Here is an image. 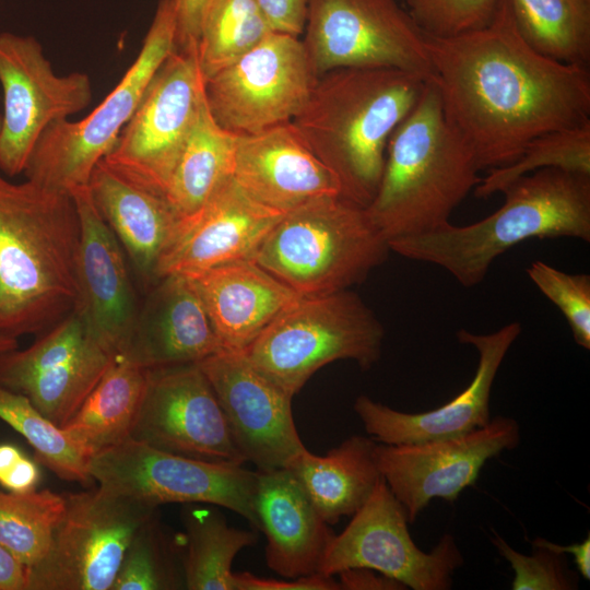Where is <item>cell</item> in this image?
<instances>
[{
  "label": "cell",
  "instance_id": "obj_1",
  "mask_svg": "<svg viewBox=\"0 0 590 590\" xmlns=\"http://www.w3.org/2000/svg\"><path fill=\"white\" fill-rule=\"evenodd\" d=\"M426 36L446 119L481 170L514 162L543 133L590 120L589 67L532 48L519 33L508 0L492 22L453 37Z\"/></svg>",
  "mask_w": 590,
  "mask_h": 590
},
{
  "label": "cell",
  "instance_id": "obj_2",
  "mask_svg": "<svg viewBox=\"0 0 590 590\" xmlns=\"http://www.w3.org/2000/svg\"><path fill=\"white\" fill-rule=\"evenodd\" d=\"M79 243L71 193L0 172V333L37 335L74 309Z\"/></svg>",
  "mask_w": 590,
  "mask_h": 590
},
{
  "label": "cell",
  "instance_id": "obj_3",
  "mask_svg": "<svg viewBox=\"0 0 590 590\" xmlns=\"http://www.w3.org/2000/svg\"><path fill=\"white\" fill-rule=\"evenodd\" d=\"M426 81L387 68H341L318 78L291 122L334 174L342 197L364 208L370 203L388 141L417 103Z\"/></svg>",
  "mask_w": 590,
  "mask_h": 590
},
{
  "label": "cell",
  "instance_id": "obj_4",
  "mask_svg": "<svg viewBox=\"0 0 590 590\" xmlns=\"http://www.w3.org/2000/svg\"><path fill=\"white\" fill-rule=\"evenodd\" d=\"M502 193L500 208L468 224L450 222L396 240L390 250L447 271L464 287L480 284L493 262L532 238L590 241V175L546 168L524 175Z\"/></svg>",
  "mask_w": 590,
  "mask_h": 590
},
{
  "label": "cell",
  "instance_id": "obj_5",
  "mask_svg": "<svg viewBox=\"0 0 590 590\" xmlns=\"http://www.w3.org/2000/svg\"><path fill=\"white\" fill-rule=\"evenodd\" d=\"M474 153L446 119L432 80L391 134L377 191L365 208L388 244L433 231L481 180Z\"/></svg>",
  "mask_w": 590,
  "mask_h": 590
},
{
  "label": "cell",
  "instance_id": "obj_6",
  "mask_svg": "<svg viewBox=\"0 0 590 590\" xmlns=\"http://www.w3.org/2000/svg\"><path fill=\"white\" fill-rule=\"evenodd\" d=\"M389 251L366 209L335 194L284 214L253 261L299 296H316L362 283Z\"/></svg>",
  "mask_w": 590,
  "mask_h": 590
},
{
  "label": "cell",
  "instance_id": "obj_7",
  "mask_svg": "<svg viewBox=\"0 0 590 590\" xmlns=\"http://www.w3.org/2000/svg\"><path fill=\"white\" fill-rule=\"evenodd\" d=\"M385 330L353 291L300 296L243 352L270 380L294 397L321 367L340 359L371 368Z\"/></svg>",
  "mask_w": 590,
  "mask_h": 590
},
{
  "label": "cell",
  "instance_id": "obj_8",
  "mask_svg": "<svg viewBox=\"0 0 590 590\" xmlns=\"http://www.w3.org/2000/svg\"><path fill=\"white\" fill-rule=\"evenodd\" d=\"M177 0H160L134 61L117 85L83 119L51 123L24 169L27 180L70 193L86 186L95 166L114 149L150 81L176 48Z\"/></svg>",
  "mask_w": 590,
  "mask_h": 590
},
{
  "label": "cell",
  "instance_id": "obj_9",
  "mask_svg": "<svg viewBox=\"0 0 590 590\" xmlns=\"http://www.w3.org/2000/svg\"><path fill=\"white\" fill-rule=\"evenodd\" d=\"M44 558L28 569V590H110L137 531L157 509L101 485L66 493Z\"/></svg>",
  "mask_w": 590,
  "mask_h": 590
},
{
  "label": "cell",
  "instance_id": "obj_10",
  "mask_svg": "<svg viewBox=\"0 0 590 590\" xmlns=\"http://www.w3.org/2000/svg\"><path fill=\"white\" fill-rule=\"evenodd\" d=\"M302 35L317 78L341 68L433 76L426 36L397 0H309Z\"/></svg>",
  "mask_w": 590,
  "mask_h": 590
},
{
  "label": "cell",
  "instance_id": "obj_11",
  "mask_svg": "<svg viewBox=\"0 0 590 590\" xmlns=\"http://www.w3.org/2000/svg\"><path fill=\"white\" fill-rule=\"evenodd\" d=\"M91 481L152 507L169 503L227 508L257 528V471L175 455L131 438L92 456Z\"/></svg>",
  "mask_w": 590,
  "mask_h": 590
},
{
  "label": "cell",
  "instance_id": "obj_12",
  "mask_svg": "<svg viewBox=\"0 0 590 590\" xmlns=\"http://www.w3.org/2000/svg\"><path fill=\"white\" fill-rule=\"evenodd\" d=\"M203 97L204 76L197 47L175 48L102 161L128 181L165 196Z\"/></svg>",
  "mask_w": 590,
  "mask_h": 590
},
{
  "label": "cell",
  "instance_id": "obj_13",
  "mask_svg": "<svg viewBox=\"0 0 590 590\" xmlns=\"http://www.w3.org/2000/svg\"><path fill=\"white\" fill-rule=\"evenodd\" d=\"M317 80L302 38L272 31L205 79L204 96L223 129L237 135L251 134L292 121Z\"/></svg>",
  "mask_w": 590,
  "mask_h": 590
},
{
  "label": "cell",
  "instance_id": "obj_14",
  "mask_svg": "<svg viewBox=\"0 0 590 590\" xmlns=\"http://www.w3.org/2000/svg\"><path fill=\"white\" fill-rule=\"evenodd\" d=\"M404 507L381 477L365 504L334 534L319 573L335 576L350 568H369L412 590H449L463 565L455 538L445 533L428 553L416 546L409 532Z\"/></svg>",
  "mask_w": 590,
  "mask_h": 590
},
{
  "label": "cell",
  "instance_id": "obj_15",
  "mask_svg": "<svg viewBox=\"0 0 590 590\" xmlns=\"http://www.w3.org/2000/svg\"><path fill=\"white\" fill-rule=\"evenodd\" d=\"M0 172L8 177L24 173L51 123L82 111L93 98L86 73L56 74L35 37L11 32L0 33Z\"/></svg>",
  "mask_w": 590,
  "mask_h": 590
},
{
  "label": "cell",
  "instance_id": "obj_16",
  "mask_svg": "<svg viewBox=\"0 0 590 590\" xmlns=\"http://www.w3.org/2000/svg\"><path fill=\"white\" fill-rule=\"evenodd\" d=\"M130 438L204 461L246 463L214 390L198 364L146 369Z\"/></svg>",
  "mask_w": 590,
  "mask_h": 590
},
{
  "label": "cell",
  "instance_id": "obj_17",
  "mask_svg": "<svg viewBox=\"0 0 590 590\" xmlns=\"http://www.w3.org/2000/svg\"><path fill=\"white\" fill-rule=\"evenodd\" d=\"M113 356L74 308L24 350L0 355V386L25 396L61 427L97 385Z\"/></svg>",
  "mask_w": 590,
  "mask_h": 590
},
{
  "label": "cell",
  "instance_id": "obj_18",
  "mask_svg": "<svg viewBox=\"0 0 590 590\" xmlns=\"http://www.w3.org/2000/svg\"><path fill=\"white\" fill-rule=\"evenodd\" d=\"M520 442L515 418L496 416L470 433L416 444H377L381 477L413 523L434 498L455 502L473 485L487 460Z\"/></svg>",
  "mask_w": 590,
  "mask_h": 590
},
{
  "label": "cell",
  "instance_id": "obj_19",
  "mask_svg": "<svg viewBox=\"0 0 590 590\" xmlns=\"http://www.w3.org/2000/svg\"><path fill=\"white\" fill-rule=\"evenodd\" d=\"M198 365L246 462L259 471L288 468L307 449L294 422V397L259 371L243 352L221 351Z\"/></svg>",
  "mask_w": 590,
  "mask_h": 590
},
{
  "label": "cell",
  "instance_id": "obj_20",
  "mask_svg": "<svg viewBox=\"0 0 590 590\" xmlns=\"http://www.w3.org/2000/svg\"><path fill=\"white\" fill-rule=\"evenodd\" d=\"M520 333L518 321L491 333L460 329L458 341L475 347L479 354L474 377L467 388L444 405L420 413L401 412L361 394L354 402V411L366 433L375 441L399 445L456 437L486 426L491 421L489 400L495 377Z\"/></svg>",
  "mask_w": 590,
  "mask_h": 590
},
{
  "label": "cell",
  "instance_id": "obj_21",
  "mask_svg": "<svg viewBox=\"0 0 590 590\" xmlns=\"http://www.w3.org/2000/svg\"><path fill=\"white\" fill-rule=\"evenodd\" d=\"M80 220L76 256V308L91 331L113 356L126 352L140 304L129 274L126 253L99 214L88 186L73 189Z\"/></svg>",
  "mask_w": 590,
  "mask_h": 590
},
{
  "label": "cell",
  "instance_id": "obj_22",
  "mask_svg": "<svg viewBox=\"0 0 590 590\" xmlns=\"http://www.w3.org/2000/svg\"><path fill=\"white\" fill-rule=\"evenodd\" d=\"M283 215L252 199L231 176L196 213L180 220L160 262L158 278L253 260Z\"/></svg>",
  "mask_w": 590,
  "mask_h": 590
},
{
  "label": "cell",
  "instance_id": "obj_23",
  "mask_svg": "<svg viewBox=\"0 0 590 590\" xmlns=\"http://www.w3.org/2000/svg\"><path fill=\"white\" fill-rule=\"evenodd\" d=\"M233 178L252 199L284 214L311 200L341 194L334 174L291 121L237 135Z\"/></svg>",
  "mask_w": 590,
  "mask_h": 590
},
{
  "label": "cell",
  "instance_id": "obj_24",
  "mask_svg": "<svg viewBox=\"0 0 590 590\" xmlns=\"http://www.w3.org/2000/svg\"><path fill=\"white\" fill-rule=\"evenodd\" d=\"M221 351V342L189 279L172 273L146 292L129 345L116 358L150 369L198 364Z\"/></svg>",
  "mask_w": 590,
  "mask_h": 590
},
{
  "label": "cell",
  "instance_id": "obj_25",
  "mask_svg": "<svg viewBox=\"0 0 590 590\" xmlns=\"http://www.w3.org/2000/svg\"><path fill=\"white\" fill-rule=\"evenodd\" d=\"M255 510L271 570L284 578L319 573L335 533L288 469L257 470Z\"/></svg>",
  "mask_w": 590,
  "mask_h": 590
},
{
  "label": "cell",
  "instance_id": "obj_26",
  "mask_svg": "<svg viewBox=\"0 0 590 590\" xmlns=\"http://www.w3.org/2000/svg\"><path fill=\"white\" fill-rule=\"evenodd\" d=\"M184 275L199 295L224 351L244 352L300 297L253 260Z\"/></svg>",
  "mask_w": 590,
  "mask_h": 590
},
{
  "label": "cell",
  "instance_id": "obj_27",
  "mask_svg": "<svg viewBox=\"0 0 590 590\" xmlns=\"http://www.w3.org/2000/svg\"><path fill=\"white\" fill-rule=\"evenodd\" d=\"M87 186L148 292L160 280V262L178 227L179 215L164 194L128 181L103 161L95 166Z\"/></svg>",
  "mask_w": 590,
  "mask_h": 590
},
{
  "label": "cell",
  "instance_id": "obj_28",
  "mask_svg": "<svg viewBox=\"0 0 590 590\" xmlns=\"http://www.w3.org/2000/svg\"><path fill=\"white\" fill-rule=\"evenodd\" d=\"M376 445L371 437L354 435L324 456L306 449L286 468L330 526L354 515L380 481Z\"/></svg>",
  "mask_w": 590,
  "mask_h": 590
},
{
  "label": "cell",
  "instance_id": "obj_29",
  "mask_svg": "<svg viewBox=\"0 0 590 590\" xmlns=\"http://www.w3.org/2000/svg\"><path fill=\"white\" fill-rule=\"evenodd\" d=\"M145 378V368L113 357L97 385L61 429L88 458L129 439Z\"/></svg>",
  "mask_w": 590,
  "mask_h": 590
},
{
  "label": "cell",
  "instance_id": "obj_30",
  "mask_svg": "<svg viewBox=\"0 0 590 590\" xmlns=\"http://www.w3.org/2000/svg\"><path fill=\"white\" fill-rule=\"evenodd\" d=\"M237 134L223 129L203 97L165 190L180 220L196 213L233 176Z\"/></svg>",
  "mask_w": 590,
  "mask_h": 590
},
{
  "label": "cell",
  "instance_id": "obj_31",
  "mask_svg": "<svg viewBox=\"0 0 590 590\" xmlns=\"http://www.w3.org/2000/svg\"><path fill=\"white\" fill-rule=\"evenodd\" d=\"M185 505L181 514L186 542L181 559L185 589L235 590L234 558L257 542L256 532L228 526L214 506Z\"/></svg>",
  "mask_w": 590,
  "mask_h": 590
},
{
  "label": "cell",
  "instance_id": "obj_32",
  "mask_svg": "<svg viewBox=\"0 0 590 590\" xmlns=\"http://www.w3.org/2000/svg\"><path fill=\"white\" fill-rule=\"evenodd\" d=\"M523 39L554 60L589 67L590 0H508Z\"/></svg>",
  "mask_w": 590,
  "mask_h": 590
},
{
  "label": "cell",
  "instance_id": "obj_33",
  "mask_svg": "<svg viewBox=\"0 0 590 590\" xmlns=\"http://www.w3.org/2000/svg\"><path fill=\"white\" fill-rule=\"evenodd\" d=\"M272 31L257 0H208L197 45L204 80L236 61Z\"/></svg>",
  "mask_w": 590,
  "mask_h": 590
},
{
  "label": "cell",
  "instance_id": "obj_34",
  "mask_svg": "<svg viewBox=\"0 0 590 590\" xmlns=\"http://www.w3.org/2000/svg\"><path fill=\"white\" fill-rule=\"evenodd\" d=\"M66 507L64 494L0 489V544L28 569L46 555Z\"/></svg>",
  "mask_w": 590,
  "mask_h": 590
},
{
  "label": "cell",
  "instance_id": "obj_35",
  "mask_svg": "<svg viewBox=\"0 0 590 590\" xmlns=\"http://www.w3.org/2000/svg\"><path fill=\"white\" fill-rule=\"evenodd\" d=\"M546 168L590 175V120L532 139L514 162L489 169L474 188V196L486 199L502 193L518 178Z\"/></svg>",
  "mask_w": 590,
  "mask_h": 590
},
{
  "label": "cell",
  "instance_id": "obj_36",
  "mask_svg": "<svg viewBox=\"0 0 590 590\" xmlns=\"http://www.w3.org/2000/svg\"><path fill=\"white\" fill-rule=\"evenodd\" d=\"M0 420L33 447L36 462L68 482L87 484L90 458L23 394L0 386Z\"/></svg>",
  "mask_w": 590,
  "mask_h": 590
},
{
  "label": "cell",
  "instance_id": "obj_37",
  "mask_svg": "<svg viewBox=\"0 0 590 590\" xmlns=\"http://www.w3.org/2000/svg\"><path fill=\"white\" fill-rule=\"evenodd\" d=\"M182 588V573L176 567L174 547L155 514L131 540L110 590Z\"/></svg>",
  "mask_w": 590,
  "mask_h": 590
},
{
  "label": "cell",
  "instance_id": "obj_38",
  "mask_svg": "<svg viewBox=\"0 0 590 590\" xmlns=\"http://www.w3.org/2000/svg\"><path fill=\"white\" fill-rule=\"evenodd\" d=\"M527 274L564 315L574 341L590 350V276L564 272L542 260L532 261Z\"/></svg>",
  "mask_w": 590,
  "mask_h": 590
},
{
  "label": "cell",
  "instance_id": "obj_39",
  "mask_svg": "<svg viewBox=\"0 0 590 590\" xmlns=\"http://www.w3.org/2000/svg\"><path fill=\"white\" fill-rule=\"evenodd\" d=\"M492 543L514 570L512 590H574L578 575L568 567L564 553L555 552L531 542L533 552L524 555L515 551L500 535L494 534Z\"/></svg>",
  "mask_w": 590,
  "mask_h": 590
},
{
  "label": "cell",
  "instance_id": "obj_40",
  "mask_svg": "<svg viewBox=\"0 0 590 590\" xmlns=\"http://www.w3.org/2000/svg\"><path fill=\"white\" fill-rule=\"evenodd\" d=\"M408 12L427 36L453 37L487 26L499 0H406Z\"/></svg>",
  "mask_w": 590,
  "mask_h": 590
},
{
  "label": "cell",
  "instance_id": "obj_41",
  "mask_svg": "<svg viewBox=\"0 0 590 590\" xmlns=\"http://www.w3.org/2000/svg\"><path fill=\"white\" fill-rule=\"evenodd\" d=\"M235 590H340L333 576L320 573L287 578V580L264 578L251 573H235Z\"/></svg>",
  "mask_w": 590,
  "mask_h": 590
},
{
  "label": "cell",
  "instance_id": "obj_42",
  "mask_svg": "<svg viewBox=\"0 0 590 590\" xmlns=\"http://www.w3.org/2000/svg\"><path fill=\"white\" fill-rule=\"evenodd\" d=\"M309 0H257L271 28L300 37Z\"/></svg>",
  "mask_w": 590,
  "mask_h": 590
},
{
  "label": "cell",
  "instance_id": "obj_43",
  "mask_svg": "<svg viewBox=\"0 0 590 590\" xmlns=\"http://www.w3.org/2000/svg\"><path fill=\"white\" fill-rule=\"evenodd\" d=\"M208 0H177L176 48L198 45L201 17Z\"/></svg>",
  "mask_w": 590,
  "mask_h": 590
},
{
  "label": "cell",
  "instance_id": "obj_44",
  "mask_svg": "<svg viewBox=\"0 0 590 590\" xmlns=\"http://www.w3.org/2000/svg\"><path fill=\"white\" fill-rule=\"evenodd\" d=\"M340 590H405L396 579L369 568H350L338 574Z\"/></svg>",
  "mask_w": 590,
  "mask_h": 590
},
{
  "label": "cell",
  "instance_id": "obj_45",
  "mask_svg": "<svg viewBox=\"0 0 590 590\" xmlns=\"http://www.w3.org/2000/svg\"><path fill=\"white\" fill-rule=\"evenodd\" d=\"M40 472L36 462L24 453L12 469L0 480V485L11 493H27L36 489Z\"/></svg>",
  "mask_w": 590,
  "mask_h": 590
},
{
  "label": "cell",
  "instance_id": "obj_46",
  "mask_svg": "<svg viewBox=\"0 0 590 590\" xmlns=\"http://www.w3.org/2000/svg\"><path fill=\"white\" fill-rule=\"evenodd\" d=\"M0 590H28V573L9 551L0 544Z\"/></svg>",
  "mask_w": 590,
  "mask_h": 590
},
{
  "label": "cell",
  "instance_id": "obj_47",
  "mask_svg": "<svg viewBox=\"0 0 590 590\" xmlns=\"http://www.w3.org/2000/svg\"><path fill=\"white\" fill-rule=\"evenodd\" d=\"M539 543L546 547L560 553H569L574 556L575 564L581 576L587 580L590 579V536L588 535L581 543H575L568 546H562L554 542H550L543 538L535 539Z\"/></svg>",
  "mask_w": 590,
  "mask_h": 590
},
{
  "label": "cell",
  "instance_id": "obj_48",
  "mask_svg": "<svg viewBox=\"0 0 590 590\" xmlns=\"http://www.w3.org/2000/svg\"><path fill=\"white\" fill-rule=\"evenodd\" d=\"M23 452L9 444L0 445V480L12 469Z\"/></svg>",
  "mask_w": 590,
  "mask_h": 590
},
{
  "label": "cell",
  "instance_id": "obj_49",
  "mask_svg": "<svg viewBox=\"0 0 590 590\" xmlns=\"http://www.w3.org/2000/svg\"><path fill=\"white\" fill-rule=\"evenodd\" d=\"M19 347L16 338L0 333V355Z\"/></svg>",
  "mask_w": 590,
  "mask_h": 590
},
{
  "label": "cell",
  "instance_id": "obj_50",
  "mask_svg": "<svg viewBox=\"0 0 590 590\" xmlns=\"http://www.w3.org/2000/svg\"><path fill=\"white\" fill-rule=\"evenodd\" d=\"M0 126H1V115H0Z\"/></svg>",
  "mask_w": 590,
  "mask_h": 590
}]
</instances>
